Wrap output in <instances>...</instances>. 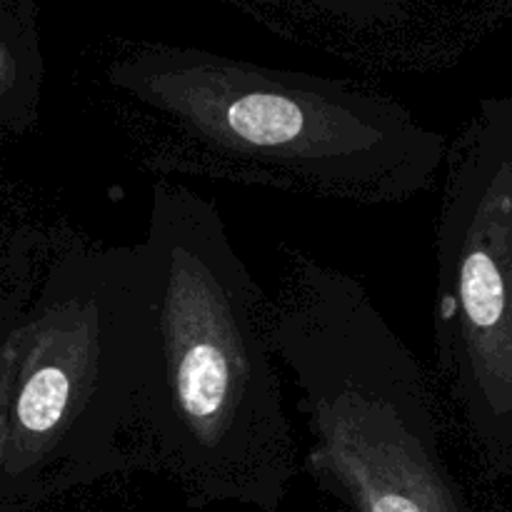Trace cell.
I'll return each mask as SVG.
<instances>
[{
    "label": "cell",
    "mask_w": 512,
    "mask_h": 512,
    "mask_svg": "<svg viewBox=\"0 0 512 512\" xmlns=\"http://www.w3.org/2000/svg\"><path fill=\"white\" fill-rule=\"evenodd\" d=\"M140 248L153 290V363L138 470L178 485L190 508L278 512L298 455L273 300L230 243L218 205L188 185L155 183Z\"/></svg>",
    "instance_id": "obj_1"
},
{
    "label": "cell",
    "mask_w": 512,
    "mask_h": 512,
    "mask_svg": "<svg viewBox=\"0 0 512 512\" xmlns=\"http://www.w3.org/2000/svg\"><path fill=\"white\" fill-rule=\"evenodd\" d=\"M108 83L145 120L163 173L393 205L428 193L448 160L443 133L390 95L343 80L148 48L115 60Z\"/></svg>",
    "instance_id": "obj_2"
},
{
    "label": "cell",
    "mask_w": 512,
    "mask_h": 512,
    "mask_svg": "<svg viewBox=\"0 0 512 512\" xmlns=\"http://www.w3.org/2000/svg\"><path fill=\"white\" fill-rule=\"evenodd\" d=\"M270 320L323 493L350 512H470L433 380L355 275L293 253Z\"/></svg>",
    "instance_id": "obj_3"
},
{
    "label": "cell",
    "mask_w": 512,
    "mask_h": 512,
    "mask_svg": "<svg viewBox=\"0 0 512 512\" xmlns=\"http://www.w3.org/2000/svg\"><path fill=\"white\" fill-rule=\"evenodd\" d=\"M15 333L10 425L0 468L40 490L138 470V425L153 363V290L140 243L60 263Z\"/></svg>",
    "instance_id": "obj_4"
},
{
    "label": "cell",
    "mask_w": 512,
    "mask_h": 512,
    "mask_svg": "<svg viewBox=\"0 0 512 512\" xmlns=\"http://www.w3.org/2000/svg\"><path fill=\"white\" fill-rule=\"evenodd\" d=\"M435 230L440 385L490 478H512V125L488 98L450 140Z\"/></svg>",
    "instance_id": "obj_5"
},
{
    "label": "cell",
    "mask_w": 512,
    "mask_h": 512,
    "mask_svg": "<svg viewBox=\"0 0 512 512\" xmlns=\"http://www.w3.org/2000/svg\"><path fill=\"white\" fill-rule=\"evenodd\" d=\"M15 368H18V348H15V333L10 330L8 338L0 343V463H3L5 440H8Z\"/></svg>",
    "instance_id": "obj_6"
},
{
    "label": "cell",
    "mask_w": 512,
    "mask_h": 512,
    "mask_svg": "<svg viewBox=\"0 0 512 512\" xmlns=\"http://www.w3.org/2000/svg\"><path fill=\"white\" fill-rule=\"evenodd\" d=\"M510 123H512V100H510Z\"/></svg>",
    "instance_id": "obj_7"
}]
</instances>
